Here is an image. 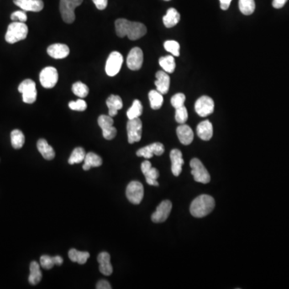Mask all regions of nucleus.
Here are the masks:
<instances>
[{
    "instance_id": "f257e3e1",
    "label": "nucleus",
    "mask_w": 289,
    "mask_h": 289,
    "mask_svg": "<svg viewBox=\"0 0 289 289\" xmlns=\"http://www.w3.org/2000/svg\"><path fill=\"white\" fill-rule=\"evenodd\" d=\"M115 28L118 36H128L131 40L140 39L146 34L147 28L139 22H131L126 18H118L115 22Z\"/></svg>"
},
{
    "instance_id": "f03ea898",
    "label": "nucleus",
    "mask_w": 289,
    "mask_h": 289,
    "mask_svg": "<svg viewBox=\"0 0 289 289\" xmlns=\"http://www.w3.org/2000/svg\"><path fill=\"white\" fill-rule=\"evenodd\" d=\"M215 207L216 201L214 198L208 195H202L193 200L190 211L195 218H202L211 213Z\"/></svg>"
},
{
    "instance_id": "7ed1b4c3",
    "label": "nucleus",
    "mask_w": 289,
    "mask_h": 289,
    "mask_svg": "<svg viewBox=\"0 0 289 289\" xmlns=\"http://www.w3.org/2000/svg\"><path fill=\"white\" fill-rule=\"evenodd\" d=\"M28 33V26L22 22H13L7 28L5 39L9 44H15L27 38Z\"/></svg>"
},
{
    "instance_id": "20e7f679",
    "label": "nucleus",
    "mask_w": 289,
    "mask_h": 289,
    "mask_svg": "<svg viewBox=\"0 0 289 289\" xmlns=\"http://www.w3.org/2000/svg\"><path fill=\"white\" fill-rule=\"evenodd\" d=\"M83 2V0H60V12L63 20L72 23L75 20V9Z\"/></svg>"
},
{
    "instance_id": "39448f33",
    "label": "nucleus",
    "mask_w": 289,
    "mask_h": 289,
    "mask_svg": "<svg viewBox=\"0 0 289 289\" xmlns=\"http://www.w3.org/2000/svg\"><path fill=\"white\" fill-rule=\"evenodd\" d=\"M18 92L22 93L24 103L32 104L36 101L37 90L36 83L31 79H26L18 85Z\"/></svg>"
},
{
    "instance_id": "423d86ee",
    "label": "nucleus",
    "mask_w": 289,
    "mask_h": 289,
    "mask_svg": "<svg viewBox=\"0 0 289 289\" xmlns=\"http://www.w3.org/2000/svg\"><path fill=\"white\" fill-rule=\"evenodd\" d=\"M190 165L191 167V174L195 181L207 184L211 181L210 174L199 159H193L190 163Z\"/></svg>"
},
{
    "instance_id": "0eeeda50",
    "label": "nucleus",
    "mask_w": 289,
    "mask_h": 289,
    "mask_svg": "<svg viewBox=\"0 0 289 289\" xmlns=\"http://www.w3.org/2000/svg\"><path fill=\"white\" fill-rule=\"evenodd\" d=\"M126 197L133 204H139L144 197V187L140 181H132L126 188Z\"/></svg>"
},
{
    "instance_id": "6e6552de",
    "label": "nucleus",
    "mask_w": 289,
    "mask_h": 289,
    "mask_svg": "<svg viewBox=\"0 0 289 289\" xmlns=\"http://www.w3.org/2000/svg\"><path fill=\"white\" fill-rule=\"evenodd\" d=\"M143 133V122L140 118L128 120L127 123V135L128 142L130 144L138 143L142 139Z\"/></svg>"
},
{
    "instance_id": "1a4fd4ad",
    "label": "nucleus",
    "mask_w": 289,
    "mask_h": 289,
    "mask_svg": "<svg viewBox=\"0 0 289 289\" xmlns=\"http://www.w3.org/2000/svg\"><path fill=\"white\" fill-rule=\"evenodd\" d=\"M58 78H59L58 72L54 67H46L40 72L39 74V81L42 86L45 89H52L55 87V85L57 84Z\"/></svg>"
},
{
    "instance_id": "9d476101",
    "label": "nucleus",
    "mask_w": 289,
    "mask_h": 289,
    "mask_svg": "<svg viewBox=\"0 0 289 289\" xmlns=\"http://www.w3.org/2000/svg\"><path fill=\"white\" fill-rule=\"evenodd\" d=\"M123 56L118 52H112L108 55L106 64V74L109 76H115L118 74L123 64Z\"/></svg>"
},
{
    "instance_id": "9b49d317",
    "label": "nucleus",
    "mask_w": 289,
    "mask_h": 289,
    "mask_svg": "<svg viewBox=\"0 0 289 289\" xmlns=\"http://www.w3.org/2000/svg\"><path fill=\"white\" fill-rule=\"evenodd\" d=\"M99 126L102 129L104 138L112 140L117 135V128L113 127V119L109 115H101L97 120Z\"/></svg>"
},
{
    "instance_id": "f8f14e48",
    "label": "nucleus",
    "mask_w": 289,
    "mask_h": 289,
    "mask_svg": "<svg viewBox=\"0 0 289 289\" xmlns=\"http://www.w3.org/2000/svg\"><path fill=\"white\" fill-rule=\"evenodd\" d=\"M195 111L200 117H207L213 113L215 102L210 96H202L198 99L195 105Z\"/></svg>"
},
{
    "instance_id": "ddd939ff",
    "label": "nucleus",
    "mask_w": 289,
    "mask_h": 289,
    "mask_svg": "<svg viewBox=\"0 0 289 289\" xmlns=\"http://www.w3.org/2000/svg\"><path fill=\"white\" fill-rule=\"evenodd\" d=\"M172 210V203L169 200H164L157 207V210L152 215V221L154 223H163L167 219Z\"/></svg>"
},
{
    "instance_id": "4468645a",
    "label": "nucleus",
    "mask_w": 289,
    "mask_h": 289,
    "mask_svg": "<svg viewBox=\"0 0 289 289\" xmlns=\"http://www.w3.org/2000/svg\"><path fill=\"white\" fill-rule=\"evenodd\" d=\"M127 66L133 71H138L143 64V52L140 48H132L127 56Z\"/></svg>"
},
{
    "instance_id": "2eb2a0df",
    "label": "nucleus",
    "mask_w": 289,
    "mask_h": 289,
    "mask_svg": "<svg viewBox=\"0 0 289 289\" xmlns=\"http://www.w3.org/2000/svg\"><path fill=\"white\" fill-rule=\"evenodd\" d=\"M165 151V147L162 143H155L147 146L141 148L137 151V156L143 157L144 159H151L154 155L161 156Z\"/></svg>"
},
{
    "instance_id": "dca6fc26",
    "label": "nucleus",
    "mask_w": 289,
    "mask_h": 289,
    "mask_svg": "<svg viewBox=\"0 0 289 289\" xmlns=\"http://www.w3.org/2000/svg\"><path fill=\"white\" fill-rule=\"evenodd\" d=\"M143 175L145 177V181L150 186H159V172L156 168L152 167L151 163L149 161H144L141 166Z\"/></svg>"
},
{
    "instance_id": "f3484780",
    "label": "nucleus",
    "mask_w": 289,
    "mask_h": 289,
    "mask_svg": "<svg viewBox=\"0 0 289 289\" xmlns=\"http://www.w3.org/2000/svg\"><path fill=\"white\" fill-rule=\"evenodd\" d=\"M15 4L25 12H40L44 8L43 0H13Z\"/></svg>"
},
{
    "instance_id": "a211bd4d",
    "label": "nucleus",
    "mask_w": 289,
    "mask_h": 289,
    "mask_svg": "<svg viewBox=\"0 0 289 289\" xmlns=\"http://www.w3.org/2000/svg\"><path fill=\"white\" fill-rule=\"evenodd\" d=\"M170 160H171V170L173 175L179 176L182 170L184 160L182 159L181 152L178 149H172L170 152Z\"/></svg>"
},
{
    "instance_id": "6ab92c4d",
    "label": "nucleus",
    "mask_w": 289,
    "mask_h": 289,
    "mask_svg": "<svg viewBox=\"0 0 289 289\" xmlns=\"http://www.w3.org/2000/svg\"><path fill=\"white\" fill-rule=\"evenodd\" d=\"M47 53L51 57L59 60V59L66 58L69 55L70 50L66 44H54L48 47Z\"/></svg>"
},
{
    "instance_id": "aec40b11",
    "label": "nucleus",
    "mask_w": 289,
    "mask_h": 289,
    "mask_svg": "<svg viewBox=\"0 0 289 289\" xmlns=\"http://www.w3.org/2000/svg\"><path fill=\"white\" fill-rule=\"evenodd\" d=\"M156 78L155 85H156L157 90L163 95L166 94L170 90V76L165 71H159L157 72Z\"/></svg>"
},
{
    "instance_id": "412c9836",
    "label": "nucleus",
    "mask_w": 289,
    "mask_h": 289,
    "mask_svg": "<svg viewBox=\"0 0 289 289\" xmlns=\"http://www.w3.org/2000/svg\"><path fill=\"white\" fill-rule=\"evenodd\" d=\"M177 135L181 144L188 145L194 140V133L191 127L186 124H181L177 128Z\"/></svg>"
},
{
    "instance_id": "4be33fe9",
    "label": "nucleus",
    "mask_w": 289,
    "mask_h": 289,
    "mask_svg": "<svg viewBox=\"0 0 289 289\" xmlns=\"http://www.w3.org/2000/svg\"><path fill=\"white\" fill-rule=\"evenodd\" d=\"M99 270L103 275H110L112 273V266L110 262V255L108 253H101L97 256Z\"/></svg>"
},
{
    "instance_id": "5701e85b",
    "label": "nucleus",
    "mask_w": 289,
    "mask_h": 289,
    "mask_svg": "<svg viewBox=\"0 0 289 289\" xmlns=\"http://www.w3.org/2000/svg\"><path fill=\"white\" fill-rule=\"evenodd\" d=\"M197 134L202 140H211L213 136V126L208 120L200 122L197 126Z\"/></svg>"
},
{
    "instance_id": "b1692460",
    "label": "nucleus",
    "mask_w": 289,
    "mask_h": 289,
    "mask_svg": "<svg viewBox=\"0 0 289 289\" xmlns=\"http://www.w3.org/2000/svg\"><path fill=\"white\" fill-rule=\"evenodd\" d=\"M106 105L108 108V115L110 117H115L117 114L118 110L122 109L123 107V102L119 96L117 95H110L108 96Z\"/></svg>"
},
{
    "instance_id": "393cba45",
    "label": "nucleus",
    "mask_w": 289,
    "mask_h": 289,
    "mask_svg": "<svg viewBox=\"0 0 289 289\" xmlns=\"http://www.w3.org/2000/svg\"><path fill=\"white\" fill-rule=\"evenodd\" d=\"M181 16L179 12L175 8H170L167 10L166 14L163 16V23L165 26V28H170L176 26L180 21Z\"/></svg>"
},
{
    "instance_id": "a878e982",
    "label": "nucleus",
    "mask_w": 289,
    "mask_h": 289,
    "mask_svg": "<svg viewBox=\"0 0 289 289\" xmlns=\"http://www.w3.org/2000/svg\"><path fill=\"white\" fill-rule=\"evenodd\" d=\"M37 149L46 160H53L55 158V151L45 139H39L37 143Z\"/></svg>"
},
{
    "instance_id": "bb28decb",
    "label": "nucleus",
    "mask_w": 289,
    "mask_h": 289,
    "mask_svg": "<svg viewBox=\"0 0 289 289\" xmlns=\"http://www.w3.org/2000/svg\"><path fill=\"white\" fill-rule=\"evenodd\" d=\"M84 163H85V164L83 165V170L87 171L92 167L101 166L102 165V159L95 153L90 152L85 155Z\"/></svg>"
},
{
    "instance_id": "cd10ccee",
    "label": "nucleus",
    "mask_w": 289,
    "mask_h": 289,
    "mask_svg": "<svg viewBox=\"0 0 289 289\" xmlns=\"http://www.w3.org/2000/svg\"><path fill=\"white\" fill-rule=\"evenodd\" d=\"M42 279V272L39 264L36 261H32L30 264V275L28 281L31 285H36L40 282Z\"/></svg>"
},
{
    "instance_id": "c85d7f7f",
    "label": "nucleus",
    "mask_w": 289,
    "mask_h": 289,
    "mask_svg": "<svg viewBox=\"0 0 289 289\" xmlns=\"http://www.w3.org/2000/svg\"><path fill=\"white\" fill-rule=\"evenodd\" d=\"M90 256V254L88 252H80L74 248L69 252V259L72 262L78 263L79 264H85Z\"/></svg>"
},
{
    "instance_id": "c756f323",
    "label": "nucleus",
    "mask_w": 289,
    "mask_h": 289,
    "mask_svg": "<svg viewBox=\"0 0 289 289\" xmlns=\"http://www.w3.org/2000/svg\"><path fill=\"white\" fill-rule=\"evenodd\" d=\"M159 64L163 68V70L167 73H173L176 67L175 58L173 55H165L161 57L159 59Z\"/></svg>"
},
{
    "instance_id": "7c9ffc66",
    "label": "nucleus",
    "mask_w": 289,
    "mask_h": 289,
    "mask_svg": "<svg viewBox=\"0 0 289 289\" xmlns=\"http://www.w3.org/2000/svg\"><path fill=\"white\" fill-rule=\"evenodd\" d=\"M149 100L150 102V107L154 110L161 108L164 101L163 94L158 90H151L149 92Z\"/></svg>"
},
{
    "instance_id": "2f4dec72",
    "label": "nucleus",
    "mask_w": 289,
    "mask_h": 289,
    "mask_svg": "<svg viewBox=\"0 0 289 289\" xmlns=\"http://www.w3.org/2000/svg\"><path fill=\"white\" fill-rule=\"evenodd\" d=\"M11 141L14 149H21L25 143V137L19 129H14L11 133Z\"/></svg>"
},
{
    "instance_id": "473e14b6",
    "label": "nucleus",
    "mask_w": 289,
    "mask_h": 289,
    "mask_svg": "<svg viewBox=\"0 0 289 289\" xmlns=\"http://www.w3.org/2000/svg\"><path fill=\"white\" fill-rule=\"evenodd\" d=\"M143 107L139 100H134L133 105L127 111V117L128 120L135 119L143 114Z\"/></svg>"
},
{
    "instance_id": "72a5a7b5",
    "label": "nucleus",
    "mask_w": 289,
    "mask_h": 289,
    "mask_svg": "<svg viewBox=\"0 0 289 289\" xmlns=\"http://www.w3.org/2000/svg\"><path fill=\"white\" fill-rule=\"evenodd\" d=\"M239 7L242 14L250 16L255 12V0H239Z\"/></svg>"
},
{
    "instance_id": "f704fd0d",
    "label": "nucleus",
    "mask_w": 289,
    "mask_h": 289,
    "mask_svg": "<svg viewBox=\"0 0 289 289\" xmlns=\"http://www.w3.org/2000/svg\"><path fill=\"white\" fill-rule=\"evenodd\" d=\"M85 155L86 154H85V149L81 147H77L76 149H73L71 156L69 158V164L74 165V164L82 163L83 161L85 160Z\"/></svg>"
},
{
    "instance_id": "c9c22d12",
    "label": "nucleus",
    "mask_w": 289,
    "mask_h": 289,
    "mask_svg": "<svg viewBox=\"0 0 289 289\" xmlns=\"http://www.w3.org/2000/svg\"><path fill=\"white\" fill-rule=\"evenodd\" d=\"M72 90L74 94L79 96L80 98L86 97L89 94V92H90V89H89L87 85L84 84V83L80 82V81L74 83L72 87Z\"/></svg>"
},
{
    "instance_id": "e433bc0d",
    "label": "nucleus",
    "mask_w": 289,
    "mask_h": 289,
    "mask_svg": "<svg viewBox=\"0 0 289 289\" xmlns=\"http://www.w3.org/2000/svg\"><path fill=\"white\" fill-rule=\"evenodd\" d=\"M164 48L165 50L171 53L174 56H179L180 53V45L175 40H167L164 43Z\"/></svg>"
},
{
    "instance_id": "4c0bfd02",
    "label": "nucleus",
    "mask_w": 289,
    "mask_h": 289,
    "mask_svg": "<svg viewBox=\"0 0 289 289\" xmlns=\"http://www.w3.org/2000/svg\"><path fill=\"white\" fill-rule=\"evenodd\" d=\"M175 120L179 124H185L188 120V112L185 106H181L180 108H176L175 112Z\"/></svg>"
},
{
    "instance_id": "58836bf2",
    "label": "nucleus",
    "mask_w": 289,
    "mask_h": 289,
    "mask_svg": "<svg viewBox=\"0 0 289 289\" xmlns=\"http://www.w3.org/2000/svg\"><path fill=\"white\" fill-rule=\"evenodd\" d=\"M186 101V96L183 93H177L175 96H172L171 98V105L173 107L176 109V108H180L181 106H184Z\"/></svg>"
},
{
    "instance_id": "ea45409f",
    "label": "nucleus",
    "mask_w": 289,
    "mask_h": 289,
    "mask_svg": "<svg viewBox=\"0 0 289 289\" xmlns=\"http://www.w3.org/2000/svg\"><path fill=\"white\" fill-rule=\"evenodd\" d=\"M40 265L42 268L47 270L53 269L54 265H55L54 256L51 257L49 255H44L40 257Z\"/></svg>"
},
{
    "instance_id": "a19ab883",
    "label": "nucleus",
    "mask_w": 289,
    "mask_h": 289,
    "mask_svg": "<svg viewBox=\"0 0 289 289\" xmlns=\"http://www.w3.org/2000/svg\"><path fill=\"white\" fill-rule=\"evenodd\" d=\"M69 106L72 110L82 112L87 108V103L82 99H79L77 101L69 102Z\"/></svg>"
},
{
    "instance_id": "79ce46f5",
    "label": "nucleus",
    "mask_w": 289,
    "mask_h": 289,
    "mask_svg": "<svg viewBox=\"0 0 289 289\" xmlns=\"http://www.w3.org/2000/svg\"><path fill=\"white\" fill-rule=\"evenodd\" d=\"M11 18H12V21L25 23L27 19H28V16L26 14L25 11H17V12L12 13Z\"/></svg>"
},
{
    "instance_id": "37998d69",
    "label": "nucleus",
    "mask_w": 289,
    "mask_h": 289,
    "mask_svg": "<svg viewBox=\"0 0 289 289\" xmlns=\"http://www.w3.org/2000/svg\"><path fill=\"white\" fill-rule=\"evenodd\" d=\"M96 8L99 10H105L108 5V0H92Z\"/></svg>"
},
{
    "instance_id": "c03bdc74",
    "label": "nucleus",
    "mask_w": 289,
    "mask_h": 289,
    "mask_svg": "<svg viewBox=\"0 0 289 289\" xmlns=\"http://www.w3.org/2000/svg\"><path fill=\"white\" fill-rule=\"evenodd\" d=\"M96 289H111L112 287H111L110 285H109V283L108 281H106V280H100L98 283H97V285H96Z\"/></svg>"
},
{
    "instance_id": "a18cd8bd",
    "label": "nucleus",
    "mask_w": 289,
    "mask_h": 289,
    "mask_svg": "<svg viewBox=\"0 0 289 289\" xmlns=\"http://www.w3.org/2000/svg\"><path fill=\"white\" fill-rule=\"evenodd\" d=\"M288 0H273L272 6L274 8L280 9L285 6V3L287 2Z\"/></svg>"
},
{
    "instance_id": "49530a36",
    "label": "nucleus",
    "mask_w": 289,
    "mask_h": 289,
    "mask_svg": "<svg viewBox=\"0 0 289 289\" xmlns=\"http://www.w3.org/2000/svg\"><path fill=\"white\" fill-rule=\"evenodd\" d=\"M219 1H220L221 9L226 11V10L229 8L230 4H231L232 0H219Z\"/></svg>"
},
{
    "instance_id": "de8ad7c7",
    "label": "nucleus",
    "mask_w": 289,
    "mask_h": 289,
    "mask_svg": "<svg viewBox=\"0 0 289 289\" xmlns=\"http://www.w3.org/2000/svg\"><path fill=\"white\" fill-rule=\"evenodd\" d=\"M165 1H170V0H165Z\"/></svg>"
}]
</instances>
